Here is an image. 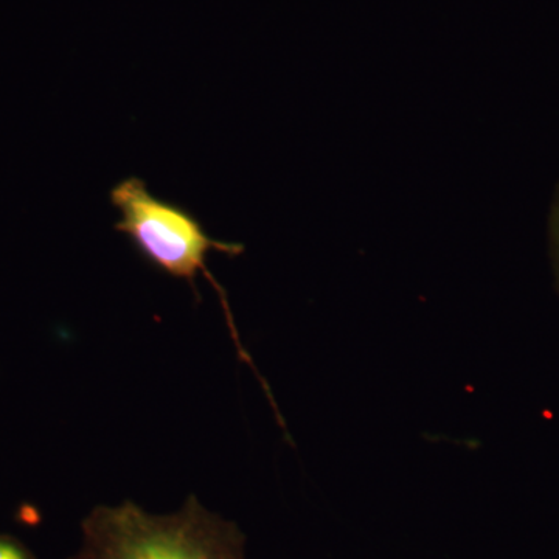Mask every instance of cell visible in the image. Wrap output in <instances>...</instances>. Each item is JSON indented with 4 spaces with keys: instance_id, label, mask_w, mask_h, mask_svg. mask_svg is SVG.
<instances>
[{
    "instance_id": "obj_1",
    "label": "cell",
    "mask_w": 559,
    "mask_h": 559,
    "mask_svg": "<svg viewBox=\"0 0 559 559\" xmlns=\"http://www.w3.org/2000/svg\"><path fill=\"white\" fill-rule=\"evenodd\" d=\"M245 546L240 527L194 496L168 514L148 513L124 500L87 514L72 559H246Z\"/></svg>"
},
{
    "instance_id": "obj_2",
    "label": "cell",
    "mask_w": 559,
    "mask_h": 559,
    "mask_svg": "<svg viewBox=\"0 0 559 559\" xmlns=\"http://www.w3.org/2000/svg\"><path fill=\"white\" fill-rule=\"evenodd\" d=\"M110 204L119 212L120 218L114 229L128 238L140 257L160 271L162 274L176 280H183L200 299L197 280L202 275L212 283L223 305L227 326L237 344L238 353L249 366H252L248 352L242 347L235 320L231 318L226 290L213 277L207 266L209 253L219 252L237 257L242 246L237 242L215 240L210 237L200 219L186 207L160 200L151 193L145 180L127 178L120 180L110 190Z\"/></svg>"
},
{
    "instance_id": "obj_3",
    "label": "cell",
    "mask_w": 559,
    "mask_h": 559,
    "mask_svg": "<svg viewBox=\"0 0 559 559\" xmlns=\"http://www.w3.org/2000/svg\"><path fill=\"white\" fill-rule=\"evenodd\" d=\"M0 559H36V557L20 539L0 533Z\"/></svg>"
},
{
    "instance_id": "obj_4",
    "label": "cell",
    "mask_w": 559,
    "mask_h": 559,
    "mask_svg": "<svg viewBox=\"0 0 559 559\" xmlns=\"http://www.w3.org/2000/svg\"><path fill=\"white\" fill-rule=\"evenodd\" d=\"M551 234H554V246L555 252H557V260L559 263V197L557 200V204H555L554 209V219H551Z\"/></svg>"
}]
</instances>
